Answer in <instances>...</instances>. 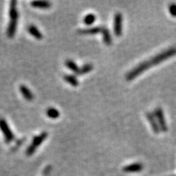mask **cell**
Here are the masks:
<instances>
[{
    "label": "cell",
    "instance_id": "cell-17",
    "mask_svg": "<svg viewBox=\"0 0 176 176\" xmlns=\"http://www.w3.org/2000/svg\"><path fill=\"white\" fill-rule=\"evenodd\" d=\"M46 114L49 118L51 119H57L59 117H60V113L59 112V110H57L56 108L54 107H49L46 109Z\"/></svg>",
    "mask_w": 176,
    "mask_h": 176
},
{
    "label": "cell",
    "instance_id": "cell-2",
    "mask_svg": "<svg viewBox=\"0 0 176 176\" xmlns=\"http://www.w3.org/2000/svg\"><path fill=\"white\" fill-rule=\"evenodd\" d=\"M48 137V133L47 132H43L41 134H40L38 136H35L33 138V143L31 145L28 147V148L26 149V154L28 156H31L35 153V151L36 150V149L38 148L39 145H40L43 143V142Z\"/></svg>",
    "mask_w": 176,
    "mask_h": 176
},
{
    "label": "cell",
    "instance_id": "cell-15",
    "mask_svg": "<svg viewBox=\"0 0 176 176\" xmlns=\"http://www.w3.org/2000/svg\"><path fill=\"white\" fill-rule=\"evenodd\" d=\"M63 79L67 83L73 87H77L79 85V80L76 76L71 74H65L63 76Z\"/></svg>",
    "mask_w": 176,
    "mask_h": 176
},
{
    "label": "cell",
    "instance_id": "cell-8",
    "mask_svg": "<svg viewBox=\"0 0 176 176\" xmlns=\"http://www.w3.org/2000/svg\"><path fill=\"white\" fill-rule=\"evenodd\" d=\"M103 26H93V27L86 28V29H79L78 33L81 35H95L102 31Z\"/></svg>",
    "mask_w": 176,
    "mask_h": 176
},
{
    "label": "cell",
    "instance_id": "cell-18",
    "mask_svg": "<svg viewBox=\"0 0 176 176\" xmlns=\"http://www.w3.org/2000/svg\"><path fill=\"white\" fill-rule=\"evenodd\" d=\"M65 66L67 67H68L71 71H72L74 74H77L78 71L79 70V67L78 66L77 64H76L75 62L71 60H67L65 63Z\"/></svg>",
    "mask_w": 176,
    "mask_h": 176
},
{
    "label": "cell",
    "instance_id": "cell-13",
    "mask_svg": "<svg viewBox=\"0 0 176 176\" xmlns=\"http://www.w3.org/2000/svg\"><path fill=\"white\" fill-rule=\"evenodd\" d=\"M101 33H102L103 40H104V43L107 46L111 45L112 43V35L108 28L103 26Z\"/></svg>",
    "mask_w": 176,
    "mask_h": 176
},
{
    "label": "cell",
    "instance_id": "cell-5",
    "mask_svg": "<svg viewBox=\"0 0 176 176\" xmlns=\"http://www.w3.org/2000/svg\"><path fill=\"white\" fill-rule=\"evenodd\" d=\"M122 14L117 12L114 17V33L117 37H120L122 35Z\"/></svg>",
    "mask_w": 176,
    "mask_h": 176
},
{
    "label": "cell",
    "instance_id": "cell-12",
    "mask_svg": "<svg viewBox=\"0 0 176 176\" xmlns=\"http://www.w3.org/2000/svg\"><path fill=\"white\" fill-rule=\"evenodd\" d=\"M28 32L32 36L34 37L35 38H36L37 40H41L43 38V35L41 32L38 29V28L37 26L34 25H30L29 27L27 28Z\"/></svg>",
    "mask_w": 176,
    "mask_h": 176
},
{
    "label": "cell",
    "instance_id": "cell-14",
    "mask_svg": "<svg viewBox=\"0 0 176 176\" xmlns=\"http://www.w3.org/2000/svg\"><path fill=\"white\" fill-rule=\"evenodd\" d=\"M33 8L39 9H49L51 7V3L49 1H33L31 2Z\"/></svg>",
    "mask_w": 176,
    "mask_h": 176
},
{
    "label": "cell",
    "instance_id": "cell-9",
    "mask_svg": "<svg viewBox=\"0 0 176 176\" xmlns=\"http://www.w3.org/2000/svg\"><path fill=\"white\" fill-rule=\"evenodd\" d=\"M19 89H20V92L21 93V95H23V97L26 99V101H32L34 99V95L32 92L31 90H29L26 85H21L19 87Z\"/></svg>",
    "mask_w": 176,
    "mask_h": 176
},
{
    "label": "cell",
    "instance_id": "cell-16",
    "mask_svg": "<svg viewBox=\"0 0 176 176\" xmlns=\"http://www.w3.org/2000/svg\"><path fill=\"white\" fill-rule=\"evenodd\" d=\"M92 69H93V65L91 63H86L84 65H82L81 67H79V70L78 71L76 75H84V74H88L90 71H92Z\"/></svg>",
    "mask_w": 176,
    "mask_h": 176
},
{
    "label": "cell",
    "instance_id": "cell-4",
    "mask_svg": "<svg viewBox=\"0 0 176 176\" xmlns=\"http://www.w3.org/2000/svg\"><path fill=\"white\" fill-rule=\"evenodd\" d=\"M0 130L2 131L3 135H4L5 142L7 143H10L14 140L13 131H11L6 120L3 118L0 119Z\"/></svg>",
    "mask_w": 176,
    "mask_h": 176
},
{
    "label": "cell",
    "instance_id": "cell-10",
    "mask_svg": "<svg viewBox=\"0 0 176 176\" xmlns=\"http://www.w3.org/2000/svg\"><path fill=\"white\" fill-rule=\"evenodd\" d=\"M143 165L141 163H134L127 165L123 168V171L126 172H138L142 171Z\"/></svg>",
    "mask_w": 176,
    "mask_h": 176
},
{
    "label": "cell",
    "instance_id": "cell-19",
    "mask_svg": "<svg viewBox=\"0 0 176 176\" xmlns=\"http://www.w3.org/2000/svg\"><path fill=\"white\" fill-rule=\"evenodd\" d=\"M95 20H96V16L95 15L92 13H89L88 15H86L84 18V23L86 25L90 26L92 25L94 22H95Z\"/></svg>",
    "mask_w": 176,
    "mask_h": 176
},
{
    "label": "cell",
    "instance_id": "cell-3",
    "mask_svg": "<svg viewBox=\"0 0 176 176\" xmlns=\"http://www.w3.org/2000/svg\"><path fill=\"white\" fill-rule=\"evenodd\" d=\"M154 114L155 115L158 124H159L160 130L162 132H167L168 130V126L167 124L166 119H165L164 114L162 109L161 107L156 108L154 112Z\"/></svg>",
    "mask_w": 176,
    "mask_h": 176
},
{
    "label": "cell",
    "instance_id": "cell-11",
    "mask_svg": "<svg viewBox=\"0 0 176 176\" xmlns=\"http://www.w3.org/2000/svg\"><path fill=\"white\" fill-rule=\"evenodd\" d=\"M17 21H12L10 20L7 30V35L9 38H13L15 35L17 29Z\"/></svg>",
    "mask_w": 176,
    "mask_h": 176
},
{
    "label": "cell",
    "instance_id": "cell-7",
    "mask_svg": "<svg viewBox=\"0 0 176 176\" xmlns=\"http://www.w3.org/2000/svg\"><path fill=\"white\" fill-rule=\"evenodd\" d=\"M9 17H10V20L12 21H18L19 19V12L16 8V1L10 2Z\"/></svg>",
    "mask_w": 176,
    "mask_h": 176
},
{
    "label": "cell",
    "instance_id": "cell-20",
    "mask_svg": "<svg viewBox=\"0 0 176 176\" xmlns=\"http://www.w3.org/2000/svg\"><path fill=\"white\" fill-rule=\"evenodd\" d=\"M168 9L170 15L173 17H176V3H171L169 5Z\"/></svg>",
    "mask_w": 176,
    "mask_h": 176
},
{
    "label": "cell",
    "instance_id": "cell-6",
    "mask_svg": "<svg viewBox=\"0 0 176 176\" xmlns=\"http://www.w3.org/2000/svg\"><path fill=\"white\" fill-rule=\"evenodd\" d=\"M145 116H146V118L147 119V120H148L149 123H150L153 131L156 134H159L161 130H160L159 124H158V122L157 120H156V118L153 112H148L145 114Z\"/></svg>",
    "mask_w": 176,
    "mask_h": 176
},
{
    "label": "cell",
    "instance_id": "cell-1",
    "mask_svg": "<svg viewBox=\"0 0 176 176\" xmlns=\"http://www.w3.org/2000/svg\"><path fill=\"white\" fill-rule=\"evenodd\" d=\"M175 55H176L175 46L168 48V49H165V50L151 57L149 60L144 61L143 63L139 64L138 65H136V67H134L132 70L127 73L126 76V79L127 81H131V80L134 79L135 78H136L140 74L145 72V71H147V69L150 68L153 66H155L156 65H159V63L168 60L169 58L172 57Z\"/></svg>",
    "mask_w": 176,
    "mask_h": 176
}]
</instances>
